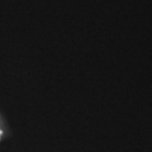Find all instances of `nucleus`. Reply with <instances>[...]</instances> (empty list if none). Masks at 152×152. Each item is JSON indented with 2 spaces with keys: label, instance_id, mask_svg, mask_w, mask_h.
Wrapping results in <instances>:
<instances>
[{
  "label": "nucleus",
  "instance_id": "1",
  "mask_svg": "<svg viewBox=\"0 0 152 152\" xmlns=\"http://www.w3.org/2000/svg\"><path fill=\"white\" fill-rule=\"evenodd\" d=\"M0 133H1V132H0Z\"/></svg>",
  "mask_w": 152,
  "mask_h": 152
}]
</instances>
